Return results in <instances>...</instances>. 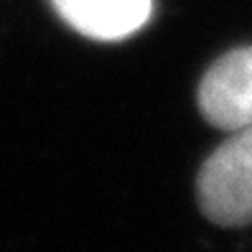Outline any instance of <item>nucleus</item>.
<instances>
[{
    "mask_svg": "<svg viewBox=\"0 0 252 252\" xmlns=\"http://www.w3.org/2000/svg\"><path fill=\"white\" fill-rule=\"evenodd\" d=\"M201 214L219 227L252 224V127L232 132L196 176Z\"/></svg>",
    "mask_w": 252,
    "mask_h": 252,
    "instance_id": "nucleus-1",
    "label": "nucleus"
},
{
    "mask_svg": "<svg viewBox=\"0 0 252 252\" xmlns=\"http://www.w3.org/2000/svg\"><path fill=\"white\" fill-rule=\"evenodd\" d=\"M51 5L66 26L94 41L127 38L153 13V0H51Z\"/></svg>",
    "mask_w": 252,
    "mask_h": 252,
    "instance_id": "nucleus-3",
    "label": "nucleus"
},
{
    "mask_svg": "<svg viewBox=\"0 0 252 252\" xmlns=\"http://www.w3.org/2000/svg\"><path fill=\"white\" fill-rule=\"evenodd\" d=\"M196 105L217 130L252 127V46H237L214 59L199 82Z\"/></svg>",
    "mask_w": 252,
    "mask_h": 252,
    "instance_id": "nucleus-2",
    "label": "nucleus"
}]
</instances>
